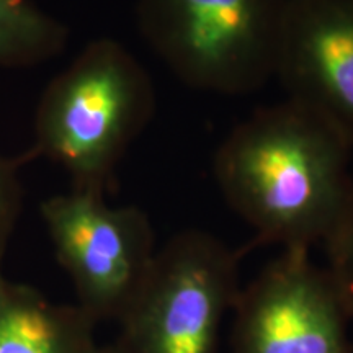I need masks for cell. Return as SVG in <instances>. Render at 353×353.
<instances>
[{
	"instance_id": "obj_10",
	"label": "cell",
	"mask_w": 353,
	"mask_h": 353,
	"mask_svg": "<svg viewBox=\"0 0 353 353\" xmlns=\"http://www.w3.org/2000/svg\"><path fill=\"white\" fill-rule=\"evenodd\" d=\"M329 257L327 270L334 278L343 306L353 317V206L332 241L325 245Z\"/></svg>"
},
{
	"instance_id": "obj_9",
	"label": "cell",
	"mask_w": 353,
	"mask_h": 353,
	"mask_svg": "<svg viewBox=\"0 0 353 353\" xmlns=\"http://www.w3.org/2000/svg\"><path fill=\"white\" fill-rule=\"evenodd\" d=\"M69 30L32 0H0V68H32L59 56Z\"/></svg>"
},
{
	"instance_id": "obj_7",
	"label": "cell",
	"mask_w": 353,
	"mask_h": 353,
	"mask_svg": "<svg viewBox=\"0 0 353 353\" xmlns=\"http://www.w3.org/2000/svg\"><path fill=\"white\" fill-rule=\"evenodd\" d=\"M275 77L353 144V0H288Z\"/></svg>"
},
{
	"instance_id": "obj_6",
	"label": "cell",
	"mask_w": 353,
	"mask_h": 353,
	"mask_svg": "<svg viewBox=\"0 0 353 353\" xmlns=\"http://www.w3.org/2000/svg\"><path fill=\"white\" fill-rule=\"evenodd\" d=\"M232 311L234 353H352L350 316L307 249H283L241 290Z\"/></svg>"
},
{
	"instance_id": "obj_11",
	"label": "cell",
	"mask_w": 353,
	"mask_h": 353,
	"mask_svg": "<svg viewBox=\"0 0 353 353\" xmlns=\"http://www.w3.org/2000/svg\"><path fill=\"white\" fill-rule=\"evenodd\" d=\"M21 159H8L0 154V265L6 254L21 205V185L19 167Z\"/></svg>"
},
{
	"instance_id": "obj_5",
	"label": "cell",
	"mask_w": 353,
	"mask_h": 353,
	"mask_svg": "<svg viewBox=\"0 0 353 353\" xmlns=\"http://www.w3.org/2000/svg\"><path fill=\"white\" fill-rule=\"evenodd\" d=\"M77 306L95 322L120 321L156 257L154 229L138 206H112L105 193L72 188L39 205Z\"/></svg>"
},
{
	"instance_id": "obj_3",
	"label": "cell",
	"mask_w": 353,
	"mask_h": 353,
	"mask_svg": "<svg viewBox=\"0 0 353 353\" xmlns=\"http://www.w3.org/2000/svg\"><path fill=\"white\" fill-rule=\"evenodd\" d=\"M288 0H138V28L185 85L247 95L275 77Z\"/></svg>"
},
{
	"instance_id": "obj_12",
	"label": "cell",
	"mask_w": 353,
	"mask_h": 353,
	"mask_svg": "<svg viewBox=\"0 0 353 353\" xmlns=\"http://www.w3.org/2000/svg\"><path fill=\"white\" fill-rule=\"evenodd\" d=\"M88 353H125V352H123L121 348L113 342L110 343V345H99V343H97V345Z\"/></svg>"
},
{
	"instance_id": "obj_2",
	"label": "cell",
	"mask_w": 353,
	"mask_h": 353,
	"mask_svg": "<svg viewBox=\"0 0 353 353\" xmlns=\"http://www.w3.org/2000/svg\"><path fill=\"white\" fill-rule=\"evenodd\" d=\"M156 112L149 72L120 41L99 38L44 88L23 162L46 157L72 188L107 193L113 172Z\"/></svg>"
},
{
	"instance_id": "obj_1",
	"label": "cell",
	"mask_w": 353,
	"mask_h": 353,
	"mask_svg": "<svg viewBox=\"0 0 353 353\" xmlns=\"http://www.w3.org/2000/svg\"><path fill=\"white\" fill-rule=\"evenodd\" d=\"M352 149L327 120L286 99L229 132L214 154V182L257 242L325 247L353 206Z\"/></svg>"
},
{
	"instance_id": "obj_4",
	"label": "cell",
	"mask_w": 353,
	"mask_h": 353,
	"mask_svg": "<svg viewBox=\"0 0 353 353\" xmlns=\"http://www.w3.org/2000/svg\"><path fill=\"white\" fill-rule=\"evenodd\" d=\"M239 293V255L213 234L187 229L156 252L114 343L125 353H218Z\"/></svg>"
},
{
	"instance_id": "obj_8",
	"label": "cell",
	"mask_w": 353,
	"mask_h": 353,
	"mask_svg": "<svg viewBox=\"0 0 353 353\" xmlns=\"http://www.w3.org/2000/svg\"><path fill=\"white\" fill-rule=\"evenodd\" d=\"M95 321L77 306L48 299L0 272V353H88Z\"/></svg>"
}]
</instances>
